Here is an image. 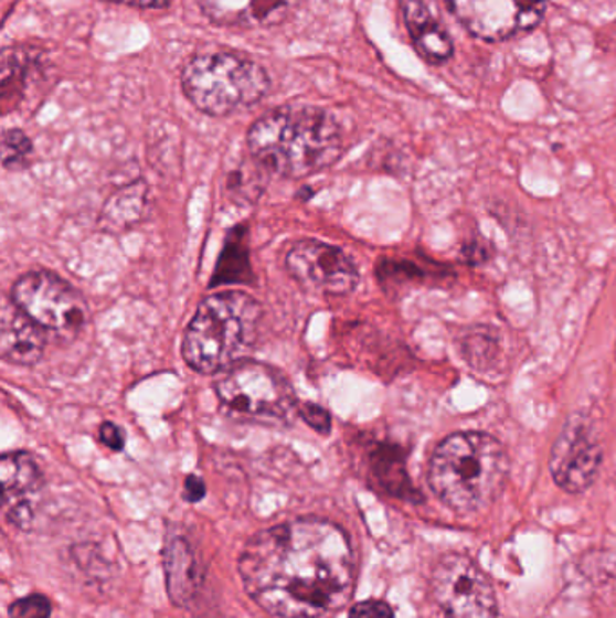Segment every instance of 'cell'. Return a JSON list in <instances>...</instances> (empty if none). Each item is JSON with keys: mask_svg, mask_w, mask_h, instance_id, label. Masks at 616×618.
<instances>
[{"mask_svg": "<svg viewBox=\"0 0 616 618\" xmlns=\"http://www.w3.org/2000/svg\"><path fill=\"white\" fill-rule=\"evenodd\" d=\"M298 414L302 416L304 422L311 427V429L317 430L320 434H329L331 430V416H329L328 411L320 407V405L311 404H304L300 409H298Z\"/></svg>", "mask_w": 616, "mask_h": 618, "instance_id": "obj_25", "label": "cell"}, {"mask_svg": "<svg viewBox=\"0 0 616 618\" xmlns=\"http://www.w3.org/2000/svg\"><path fill=\"white\" fill-rule=\"evenodd\" d=\"M206 496V484L199 476L190 475L184 479L183 498L189 503H199Z\"/></svg>", "mask_w": 616, "mask_h": 618, "instance_id": "obj_27", "label": "cell"}, {"mask_svg": "<svg viewBox=\"0 0 616 618\" xmlns=\"http://www.w3.org/2000/svg\"><path fill=\"white\" fill-rule=\"evenodd\" d=\"M286 268L308 294L343 297L358 286L357 265L343 249L323 241L300 239L289 246Z\"/></svg>", "mask_w": 616, "mask_h": 618, "instance_id": "obj_9", "label": "cell"}, {"mask_svg": "<svg viewBox=\"0 0 616 618\" xmlns=\"http://www.w3.org/2000/svg\"><path fill=\"white\" fill-rule=\"evenodd\" d=\"M8 615L10 618H51L53 604L45 595L31 594L11 603Z\"/></svg>", "mask_w": 616, "mask_h": 618, "instance_id": "obj_23", "label": "cell"}, {"mask_svg": "<svg viewBox=\"0 0 616 618\" xmlns=\"http://www.w3.org/2000/svg\"><path fill=\"white\" fill-rule=\"evenodd\" d=\"M31 71L30 55H25L15 47L4 50L2 53V109L4 113L10 107H15L22 98L25 87V76Z\"/></svg>", "mask_w": 616, "mask_h": 618, "instance_id": "obj_19", "label": "cell"}, {"mask_svg": "<svg viewBox=\"0 0 616 618\" xmlns=\"http://www.w3.org/2000/svg\"><path fill=\"white\" fill-rule=\"evenodd\" d=\"M45 351L44 330L19 306L4 305L0 319V356L8 364L33 367Z\"/></svg>", "mask_w": 616, "mask_h": 618, "instance_id": "obj_14", "label": "cell"}, {"mask_svg": "<svg viewBox=\"0 0 616 618\" xmlns=\"http://www.w3.org/2000/svg\"><path fill=\"white\" fill-rule=\"evenodd\" d=\"M249 156L264 172L300 180L333 167L343 152L340 125L314 105H284L249 127Z\"/></svg>", "mask_w": 616, "mask_h": 618, "instance_id": "obj_2", "label": "cell"}, {"mask_svg": "<svg viewBox=\"0 0 616 618\" xmlns=\"http://www.w3.org/2000/svg\"><path fill=\"white\" fill-rule=\"evenodd\" d=\"M109 2L130 6V8H138V10H164V8H169L172 0H109Z\"/></svg>", "mask_w": 616, "mask_h": 618, "instance_id": "obj_28", "label": "cell"}, {"mask_svg": "<svg viewBox=\"0 0 616 618\" xmlns=\"http://www.w3.org/2000/svg\"><path fill=\"white\" fill-rule=\"evenodd\" d=\"M369 467L383 492L400 499H419L405 469V454L396 445H376L369 456Z\"/></svg>", "mask_w": 616, "mask_h": 618, "instance_id": "obj_17", "label": "cell"}, {"mask_svg": "<svg viewBox=\"0 0 616 618\" xmlns=\"http://www.w3.org/2000/svg\"><path fill=\"white\" fill-rule=\"evenodd\" d=\"M167 592L178 608L192 604L201 588V572L192 546L181 535H170L163 548Z\"/></svg>", "mask_w": 616, "mask_h": 618, "instance_id": "obj_16", "label": "cell"}, {"mask_svg": "<svg viewBox=\"0 0 616 618\" xmlns=\"http://www.w3.org/2000/svg\"><path fill=\"white\" fill-rule=\"evenodd\" d=\"M203 15L224 28H274L283 24L304 0H198Z\"/></svg>", "mask_w": 616, "mask_h": 618, "instance_id": "obj_13", "label": "cell"}, {"mask_svg": "<svg viewBox=\"0 0 616 618\" xmlns=\"http://www.w3.org/2000/svg\"><path fill=\"white\" fill-rule=\"evenodd\" d=\"M223 409L238 422L288 425L298 414L294 387L280 371L244 360L215 385Z\"/></svg>", "mask_w": 616, "mask_h": 618, "instance_id": "obj_6", "label": "cell"}, {"mask_svg": "<svg viewBox=\"0 0 616 618\" xmlns=\"http://www.w3.org/2000/svg\"><path fill=\"white\" fill-rule=\"evenodd\" d=\"M601 444L584 414H572L556 436L550 454V472L556 487L567 494H582L592 489L602 467Z\"/></svg>", "mask_w": 616, "mask_h": 618, "instance_id": "obj_11", "label": "cell"}, {"mask_svg": "<svg viewBox=\"0 0 616 618\" xmlns=\"http://www.w3.org/2000/svg\"><path fill=\"white\" fill-rule=\"evenodd\" d=\"M349 618H394V611L385 600L369 598L354 604L353 608L349 609Z\"/></svg>", "mask_w": 616, "mask_h": 618, "instance_id": "obj_24", "label": "cell"}, {"mask_svg": "<svg viewBox=\"0 0 616 618\" xmlns=\"http://www.w3.org/2000/svg\"><path fill=\"white\" fill-rule=\"evenodd\" d=\"M181 85L190 104L210 116L249 109L272 89L263 65L235 51L192 56L181 71Z\"/></svg>", "mask_w": 616, "mask_h": 618, "instance_id": "obj_5", "label": "cell"}, {"mask_svg": "<svg viewBox=\"0 0 616 618\" xmlns=\"http://www.w3.org/2000/svg\"><path fill=\"white\" fill-rule=\"evenodd\" d=\"M249 274L248 248H244L238 239H230L221 255V263L215 269L212 285L226 283H244Z\"/></svg>", "mask_w": 616, "mask_h": 618, "instance_id": "obj_20", "label": "cell"}, {"mask_svg": "<svg viewBox=\"0 0 616 618\" xmlns=\"http://www.w3.org/2000/svg\"><path fill=\"white\" fill-rule=\"evenodd\" d=\"M2 514L15 529L30 530L44 489V475L30 452H6L0 459Z\"/></svg>", "mask_w": 616, "mask_h": 618, "instance_id": "obj_12", "label": "cell"}, {"mask_svg": "<svg viewBox=\"0 0 616 618\" xmlns=\"http://www.w3.org/2000/svg\"><path fill=\"white\" fill-rule=\"evenodd\" d=\"M145 209H147V187L144 183H136L113 195L107 201L102 217L105 225L113 228H129L144 220Z\"/></svg>", "mask_w": 616, "mask_h": 618, "instance_id": "obj_18", "label": "cell"}, {"mask_svg": "<svg viewBox=\"0 0 616 618\" xmlns=\"http://www.w3.org/2000/svg\"><path fill=\"white\" fill-rule=\"evenodd\" d=\"M402 11L414 50L423 61L439 65L453 58V39L425 0H402Z\"/></svg>", "mask_w": 616, "mask_h": 618, "instance_id": "obj_15", "label": "cell"}, {"mask_svg": "<svg viewBox=\"0 0 616 618\" xmlns=\"http://www.w3.org/2000/svg\"><path fill=\"white\" fill-rule=\"evenodd\" d=\"M244 592L266 614L317 618L343 608L357 584V557L340 524L298 518L261 530L238 555Z\"/></svg>", "mask_w": 616, "mask_h": 618, "instance_id": "obj_1", "label": "cell"}, {"mask_svg": "<svg viewBox=\"0 0 616 618\" xmlns=\"http://www.w3.org/2000/svg\"><path fill=\"white\" fill-rule=\"evenodd\" d=\"M33 143L24 130L8 129L2 132V166L15 170L30 163Z\"/></svg>", "mask_w": 616, "mask_h": 618, "instance_id": "obj_21", "label": "cell"}, {"mask_svg": "<svg viewBox=\"0 0 616 618\" xmlns=\"http://www.w3.org/2000/svg\"><path fill=\"white\" fill-rule=\"evenodd\" d=\"M428 586L445 618H499L492 580L468 555L448 552L437 558Z\"/></svg>", "mask_w": 616, "mask_h": 618, "instance_id": "obj_7", "label": "cell"}, {"mask_svg": "<svg viewBox=\"0 0 616 618\" xmlns=\"http://www.w3.org/2000/svg\"><path fill=\"white\" fill-rule=\"evenodd\" d=\"M510 458L499 439L487 433H456L437 445L428 461V484L456 514H477L501 496Z\"/></svg>", "mask_w": 616, "mask_h": 618, "instance_id": "obj_3", "label": "cell"}, {"mask_svg": "<svg viewBox=\"0 0 616 618\" xmlns=\"http://www.w3.org/2000/svg\"><path fill=\"white\" fill-rule=\"evenodd\" d=\"M19 306L44 331L73 337L87 322V302L67 280L47 269L28 271L11 288Z\"/></svg>", "mask_w": 616, "mask_h": 618, "instance_id": "obj_8", "label": "cell"}, {"mask_svg": "<svg viewBox=\"0 0 616 618\" xmlns=\"http://www.w3.org/2000/svg\"><path fill=\"white\" fill-rule=\"evenodd\" d=\"M487 331L468 334L465 345H463V356L477 371L488 370L487 365L492 364V360L497 359V353H499L496 337H490Z\"/></svg>", "mask_w": 616, "mask_h": 618, "instance_id": "obj_22", "label": "cell"}, {"mask_svg": "<svg viewBox=\"0 0 616 618\" xmlns=\"http://www.w3.org/2000/svg\"><path fill=\"white\" fill-rule=\"evenodd\" d=\"M448 10L479 41L501 42L541 24L546 0H447Z\"/></svg>", "mask_w": 616, "mask_h": 618, "instance_id": "obj_10", "label": "cell"}, {"mask_svg": "<svg viewBox=\"0 0 616 618\" xmlns=\"http://www.w3.org/2000/svg\"><path fill=\"white\" fill-rule=\"evenodd\" d=\"M261 317V305L244 291L209 295L184 331V362L201 374L232 370L257 344Z\"/></svg>", "mask_w": 616, "mask_h": 618, "instance_id": "obj_4", "label": "cell"}, {"mask_svg": "<svg viewBox=\"0 0 616 618\" xmlns=\"http://www.w3.org/2000/svg\"><path fill=\"white\" fill-rule=\"evenodd\" d=\"M99 441L107 447V449L124 450L125 447V430L119 427L118 424H113V422H104L99 425L98 430Z\"/></svg>", "mask_w": 616, "mask_h": 618, "instance_id": "obj_26", "label": "cell"}]
</instances>
